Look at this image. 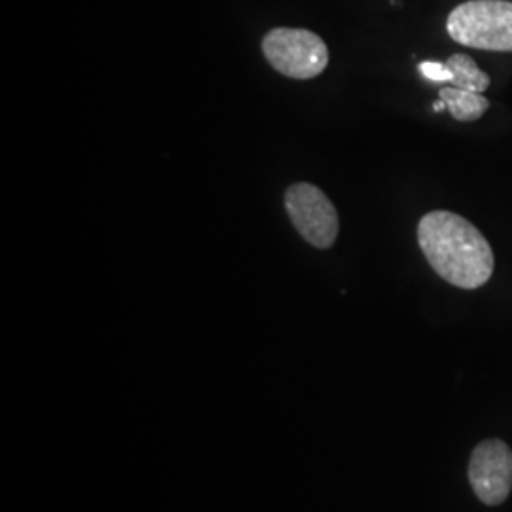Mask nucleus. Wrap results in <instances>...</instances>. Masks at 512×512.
<instances>
[{
    "instance_id": "f257e3e1",
    "label": "nucleus",
    "mask_w": 512,
    "mask_h": 512,
    "mask_svg": "<svg viewBox=\"0 0 512 512\" xmlns=\"http://www.w3.org/2000/svg\"><path fill=\"white\" fill-rule=\"evenodd\" d=\"M418 243L429 266L446 283L475 291L494 275L492 245L471 220L452 211H431L418 222Z\"/></svg>"
},
{
    "instance_id": "f03ea898",
    "label": "nucleus",
    "mask_w": 512,
    "mask_h": 512,
    "mask_svg": "<svg viewBox=\"0 0 512 512\" xmlns=\"http://www.w3.org/2000/svg\"><path fill=\"white\" fill-rule=\"evenodd\" d=\"M448 35L461 46L511 54V0H467L456 6L448 21Z\"/></svg>"
},
{
    "instance_id": "7ed1b4c3",
    "label": "nucleus",
    "mask_w": 512,
    "mask_h": 512,
    "mask_svg": "<svg viewBox=\"0 0 512 512\" xmlns=\"http://www.w3.org/2000/svg\"><path fill=\"white\" fill-rule=\"evenodd\" d=\"M262 52L277 73L294 80H311L329 65L327 44L308 29H274L262 38Z\"/></svg>"
},
{
    "instance_id": "20e7f679",
    "label": "nucleus",
    "mask_w": 512,
    "mask_h": 512,
    "mask_svg": "<svg viewBox=\"0 0 512 512\" xmlns=\"http://www.w3.org/2000/svg\"><path fill=\"white\" fill-rule=\"evenodd\" d=\"M285 209L294 228L315 249H330L334 245L340 220L323 190L313 184H293L285 194Z\"/></svg>"
},
{
    "instance_id": "39448f33",
    "label": "nucleus",
    "mask_w": 512,
    "mask_h": 512,
    "mask_svg": "<svg viewBox=\"0 0 512 512\" xmlns=\"http://www.w3.org/2000/svg\"><path fill=\"white\" fill-rule=\"evenodd\" d=\"M469 484L480 503L497 507L512 492V450L501 439L478 442L467 467Z\"/></svg>"
},
{
    "instance_id": "423d86ee",
    "label": "nucleus",
    "mask_w": 512,
    "mask_h": 512,
    "mask_svg": "<svg viewBox=\"0 0 512 512\" xmlns=\"http://www.w3.org/2000/svg\"><path fill=\"white\" fill-rule=\"evenodd\" d=\"M439 97L444 101L450 116L458 122L480 120L486 114V110L490 109V101L482 93L469 92L454 86L440 88Z\"/></svg>"
},
{
    "instance_id": "0eeeda50",
    "label": "nucleus",
    "mask_w": 512,
    "mask_h": 512,
    "mask_svg": "<svg viewBox=\"0 0 512 512\" xmlns=\"http://www.w3.org/2000/svg\"><path fill=\"white\" fill-rule=\"evenodd\" d=\"M448 69L452 71V80L450 86L461 88V90H469V92L484 93L490 84L492 78L490 74L484 73L475 63L473 57L465 54L450 55V59L446 61Z\"/></svg>"
},
{
    "instance_id": "6e6552de",
    "label": "nucleus",
    "mask_w": 512,
    "mask_h": 512,
    "mask_svg": "<svg viewBox=\"0 0 512 512\" xmlns=\"http://www.w3.org/2000/svg\"><path fill=\"white\" fill-rule=\"evenodd\" d=\"M420 73L431 80V82H444V84H450L452 80V71L448 69L446 63H437V61H423L420 63Z\"/></svg>"
},
{
    "instance_id": "1a4fd4ad",
    "label": "nucleus",
    "mask_w": 512,
    "mask_h": 512,
    "mask_svg": "<svg viewBox=\"0 0 512 512\" xmlns=\"http://www.w3.org/2000/svg\"><path fill=\"white\" fill-rule=\"evenodd\" d=\"M444 109H446V105H444V101H442V99H439V101L435 103V110H437V112H440V110Z\"/></svg>"
}]
</instances>
